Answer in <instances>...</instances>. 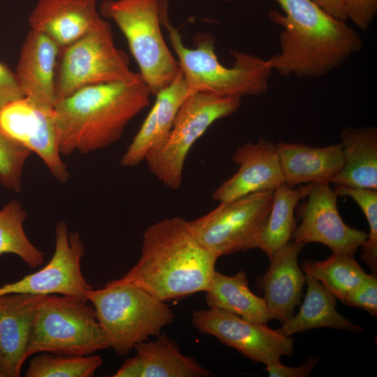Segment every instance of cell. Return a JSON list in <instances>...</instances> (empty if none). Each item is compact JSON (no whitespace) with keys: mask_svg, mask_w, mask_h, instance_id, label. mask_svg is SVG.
I'll use <instances>...</instances> for the list:
<instances>
[{"mask_svg":"<svg viewBox=\"0 0 377 377\" xmlns=\"http://www.w3.org/2000/svg\"><path fill=\"white\" fill-rule=\"evenodd\" d=\"M275 1L284 12L269 11L270 20L283 28L279 36L280 52L267 62L281 75L325 76L362 50L360 34L313 0Z\"/></svg>","mask_w":377,"mask_h":377,"instance_id":"cell-1","label":"cell"},{"mask_svg":"<svg viewBox=\"0 0 377 377\" xmlns=\"http://www.w3.org/2000/svg\"><path fill=\"white\" fill-rule=\"evenodd\" d=\"M218 258L198 241L188 221L167 218L145 230L138 263L111 281L133 285L167 302L205 292Z\"/></svg>","mask_w":377,"mask_h":377,"instance_id":"cell-2","label":"cell"},{"mask_svg":"<svg viewBox=\"0 0 377 377\" xmlns=\"http://www.w3.org/2000/svg\"><path fill=\"white\" fill-rule=\"evenodd\" d=\"M151 95L140 79L86 87L59 101L54 110L61 154H87L117 142Z\"/></svg>","mask_w":377,"mask_h":377,"instance_id":"cell-3","label":"cell"},{"mask_svg":"<svg viewBox=\"0 0 377 377\" xmlns=\"http://www.w3.org/2000/svg\"><path fill=\"white\" fill-rule=\"evenodd\" d=\"M168 3L161 10V24L168 32L171 47L190 93L201 92L242 98L267 92L272 70L267 60L244 51H231V67L220 61L215 52V38L209 33L194 37V47L184 44L178 29L169 21Z\"/></svg>","mask_w":377,"mask_h":377,"instance_id":"cell-4","label":"cell"},{"mask_svg":"<svg viewBox=\"0 0 377 377\" xmlns=\"http://www.w3.org/2000/svg\"><path fill=\"white\" fill-rule=\"evenodd\" d=\"M85 297L94 305L109 348L120 356L158 335L175 318L165 302L131 284L109 281L103 288L87 291Z\"/></svg>","mask_w":377,"mask_h":377,"instance_id":"cell-5","label":"cell"},{"mask_svg":"<svg viewBox=\"0 0 377 377\" xmlns=\"http://www.w3.org/2000/svg\"><path fill=\"white\" fill-rule=\"evenodd\" d=\"M165 0H105L100 13L113 20L124 35L142 80L155 96L180 71L161 29Z\"/></svg>","mask_w":377,"mask_h":377,"instance_id":"cell-6","label":"cell"},{"mask_svg":"<svg viewBox=\"0 0 377 377\" xmlns=\"http://www.w3.org/2000/svg\"><path fill=\"white\" fill-rule=\"evenodd\" d=\"M87 302L78 297L43 295L33 319L28 356L43 352L83 356L109 348Z\"/></svg>","mask_w":377,"mask_h":377,"instance_id":"cell-7","label":"cell"},{"mask_svg":"<svg viewBox=\"0 0 377 377\" xmlns=\"http://www.w3.org/2000/svg\"><path fill=\"white\" fill-rule=\"evenodd\" d=\"M140 79L139 73L131 70L126 54L116 47L112 28L103 20L94 29L60 50L55 104L86 87Z\"/></svg>","mask_w":377,"mask_h":377,"instance_id":"cell-8","label":"cell"},{"mask_svg":"<svg viewBox=\"0 0 377 377\" xmlns=\"http://www.w3.org/2000/svg\"><path fill=\"white\" fill-rule=\"evenodd\" d=\"M240 105L239 98L191 93L180 107L165 141L145 158L151 172L166 186L178 189L193 145L215 121L232 115Z\"/></svg>","mask_w":377,"mask_h":377,"instance_id":"cell-9","label":"cell"},{"mask_svg":"<svg viewBox=\"0 0 377 377\" xmlns=\"http://www.w3.org/2000/svg\"><path fill=\"white\" fill-rule=\"evenodd\" d=\"M274 191L220 202L207 214L188 221L198 241L218 258L252 249L273 201Z\"/></svg>","mask_w":377,"mask_h":377,"instance_id":"cell-10","label":"cell"},{"mask_svg":"<svg viewBox=\"0 0 377 377\" xmlns=\"http://www.w3.org/2000/svg\"><path fill=\"white\" fill-rule=\"evenodd\" d=\"M304 198L297 204L301 220L292 239L304 244H323L333 253L353 256L367 237L364 231L346 224L337 208L338 194L328 183H308L300 186Z\"/></svg>","mask_w":377,"mask_h":377,"instance_id":"cell-11","label":"cell"},{"mask_svg":"<svg viewBox=\"0 0 377 377\" xmlns=\"http://www.w3.org/2000/svg\"><path fill=\"white\" fill-rule=\"evenodd\" d=\"M191 321L200 332L215 337L255 362L268 365L293 353V339L280 329L273 330L266 323L249 321L222 309L195 311Z\"/></svg>","mask_w":377,"mask_h":377,"instance_id":"cell-12","label":"cell"},{"mask_svg":"<svg viewBox=\"0 0 377 377\" xmlns=\"http://www.w3.org/2000/svg\"><path fill=\"white\" fill-rule=\"evenodd\" d=\"M84 244L77 232H70L64 221L55 227V249L43 268L0 287V295L21 293L39 295L57 294L86 299L91 286L81 270ZM88 301V300H87Z\"/></svg>","mask_w":377,"mask_h":377,"instance_id":"cell-13","label":"cell"},{"mask_svg":"<svg viewBox=\"0 0 377 377\" xmlns=\"http://www.w3.org/2000/svg\"><path fill=\"white\" fill-rule=\"evenodd\" d=\"M54 108L26 97L12 101L0 108V131L36 154L53 177L65 183L70 175L59 151Z\"/></svg>","mask_w":377,"mask_h":377,"instance_id":"cell-14","label":"cell"},{"mask_svg":"<svg viewBox=\"0 0 377 377\" xmlns=\"http://www.w3.org/2000/svg\"><path fill=\"white\" fill-rule=\"evenodd\" d=\"M237 171L213 193L219 202L232 200L251 193L274 191L284 184L276 144L259 139L239 146L232 155Z\"/></svg>","mask_w":377,"mask_h":377,"instance_id":"cell-15","label":"cell"},{"mask_svg":"<svg viewBox=\"0 0 377 377\" xmlns=\"http://www.w3.org/2000/svg\"><path fill=\"white\" fill-rule=\"evenodd\" d=\"M304 246L290 241L273 254L268 269L256 280L272 319L282 323L295 314L301 303L305 274L298 265V256Z\"/></svg>","mask_w":377,"mask_h":377,"instance_id":"cell-16","label":"cell"},{"mask_svg":"<svg viewBox=\"0 0 377 377\" xmlns=\"http://www.w3.org/2000/svg\"><path fill=\"white\" fill-rule=\"evenodd\" d=\"M103 20L96 0H37L28 18L31 29L47 36L60 50Z\"/></svg>","mask_w":377,"mask_h":377,"instance_id":"cell-17","label":"cell"},{"mask_svg":"<svg viewBox=\"0 0 377 377\" xmlns=\"http://www.w3.org/2000/svg\"><path fill=\"white\" fill-rule=\"evenodd\" d=\"M43 295H0V368L5 377H18L29 357L33 319Z\"/></svg>","mask_w":377,"mask_h":377,"instance_id":"cell-18","label":"cell"},{"mask_svg":"<svg viewBox=\"0 0 377 377\" xmlns=\"http://www.w3.org/2000/svg\"><path fill=\"white\" fill-rule=\"evenodd\" d=\"M60 48L47 36L30 29L22 45L15 75L24 97L54 107L55 75Z\"/></svg>","mask_w":377,"mask_h":377,"instance_id":"cell-19","label":"cell"},{"mask_svg":"<svg viewBox=\"0 0 377 377\" xmlns=\"http://www.w3.org/2000/svg\"><path fill=\"white\" fill-rule=\"evenodd\" d=\"M190 94L180 71L168 87L155 95L154 105L121 158L122 165H139L163 144L180 107Z\"/></svg>","mask_w":377,"mask_h":377,"instance_id":"cell-20","label":"cell"},{"mask_svg":"<svg viewBox=\"0 0 377 377\" xmlns=\"http://www.w3.org/2000/svg\"><path fill=\"white\" fill-rule=\"evenodd\" d=\"M276 148L284 184L289 187L302 183L330 184L343 165L340 143L316 147L279 142Z\"/></svg>","mask_w":377,"mask_h":377,"instance_id":"cell-21","label":"cell"},{"mask_svg":"<svg viewBox=\"0 0 377 377\" xmlns=\"http://www.w3.org/2000/svg\"><path fill=\"white\" fill-rule=\"evenodd\" d=\"M340 138L343 165L332 183L377 190V128L348 126L342 130Z\"/></svg>","mask_w":377,"mask_h":377,"instance_id":"cell-22","label":"cell"},{"mask_svg":"<svg viewBox=\"0 0 377 377\" xmlns=\"http://www.w3.org/2000/svg\"><path fill=\"white\" fill-rule=\"evenodd\" d=\"M205 292L209 307L224 310L254 323H267L272 320L265 298L252 293L243 271L227 276L215 270Z\"/></svg>","mask_w":377,"mask_h":377,"instance_id":"cell-23","label":"cell"},{"mask_svg":"<svg viewBox=\"0 0 377 377\" xmlns=\"http://www.w3.org/2000/svg\"><path fill=\"white\" fill-rule=\"evenodd\" d=\"M307 292L299 312L282 323L283 334H294L321 327L349 332L362 331L337 310L335 297L316 279L305 274Z\"/></svg>","mask_w":377,"mask_h":377,"instance_id":"cell-24","label":"cell"},{"mask_svg":"<svg viewBox=\"0 0 377 377\" xmlns=\"http://www.w3.org/2000/svg\"><path fill=\"white\" fill-rule=\"evenodd\" d=\"M142 368V377H205L211 373L194 358L182 354L178 344L165 334L154 341L134 347Z\"/></svg>","mask_w":377,"mask_h":377,"instance_id":"cell-25","label":"cell"},{"mask_svg":"<svg viewBox=\"0 0 377 377\" xmlns=\"http://www.w3.org/2000/svg\"><path fill=\"white\" fill-rule=\"evenodd\" d=\"M304 198L300 187L293 188L285 184L274 191L270 211L255 239L252 249L262 250L269 258L292 239L297 226L295 211Z\"/></svg>","mask_w":377,"mask_h":377,"instance_id":"cell-26","label":"cell"},{"mask_svg":"<svg viewBox=\"0 0 377 377\" xmlns=\"http://www.w3.org/2000/svg\"><path fill=\"white\" fill-rule=\"evenodd\" d=\"M301 267L305 274L319 281L335 298L341 302L369 275L353 256L339 253H332L322 261L304 260Z\"/></svg>","mask_w":377,"mask_h":377,"instance_id":"cell-27","label":"cell"},{"mask_svg":"<svg viewBox=\"0 0 377 377\" xmlns=\"http://www.w3.org/2000/svg\"><path fill=\"white\" fill-rule=\"evenodd\" d=\"M27 217V212L17 200L0 207V256L15 254L31 268H36L44 263L45 254L30 242L24 230Z\"/></svg>","mask_w":377,"mask_h":377,"instance_id":"cell-28","label":"cell"},{"mask_svg":"<svg viewBox=\"0 0 377 377\" xmlns=\"http://www.w3.org/2000/svg\"><path fill=\"white\" fill-rule=\"evenodd\" d=\"M99 355L62 357L47 352L32 358L26 377H89L101 366Z\"/></svg>","mask_w":377,"mask_h":377,"instance_id":"cell-29","label":"cell"},{"mask_svg":"<svg viewBox=\"0 0 377 377\" xmlns=\"http://www.w3.org/2000/svg\"><path fill=\"white\" fill-rule=\"evenodd\" d=\"M338 195L351 198L361 208L367 219L369 231L361 246V260L371 273L377 274V190L337 186Z\"/></svg>","mask_w":377,"mask_h":377,"instance_id":"cell-30","label":"cell"},{"mask_svg":"<svg viewBox=\"0 0 377 377\" xmlns=\"http://www.w3.org/2000/svg\"><path fill=\"white\" fill-rule=\"evenodd\" d=\"M31 153L0 131V184L3 187L21 191L24 168Z\"/></svg>","mask_w":377,"mask_h":377,"instance_id":"cell-31","label":"cell"},{"mask_svg":"<svg viewBox=\"0 0 377 377\" xmlns=\"http://www.w3.org/2000/svg\"><path fill=\"white\" fill-rule=\"evenodd\" d=\"M343 304L362 309L371 315H377V274L371 273L355 290L342 302Z\"/></svg>","mask_w":377,"mask_h":377,"instance_id":"cell-32","label":"cell"},{"mask_svg":"<svg viewBox=\"0 0 377 377\" xmlns=\"http://www.w3.org/2000/svg\"><path fill=\"white\" fill-rule=\"evenodd\" d=\"M348 20L360 29L366 31L377 13V0H342Z\"/></svg>","mask_w":377,"mask_h":377,"instance_id":"cell-33","label":"cell"},{"mask_svg":"<svg viewBox=\"0 0 377 377\" xmlns=\"http://www.w3.org/2000/svg\"><path fill=\"white\" fill-rule=\"evenodd\" d=\"M24 97L15 73L0 62V108Z\"/></svg>","mask_w":377,"mask_h":377,"instance_id":"cell-34","label":"cell"},{"mask_svg":"<svg viewBox=\"0 0 377 377\" xmlns=\"http://www.w3.org/2000/svg\"><path fill=\"white\" fill-rule=\"evenodd\" d=\"M318 362V358L311 357L297 367H287L280 361L266 365L265 370L270 377H307Z\"/></svg>","mask_w":377,"mask_h":377,"instance_id":"cell-35","label":"cell"},{"mask_svg":"<svg viewBox=\"0 0 377 377\" xmlns=\"http://www.w3.org/2000/svg\"><path fill=\"white\" fill-rule=\"evenodd\" d=\"M114 377H142V368L139 357L126 359L121 367L115 373Z\"/></svg>","mask_w":377,"mask_h":377,"instance_id":"cell-36","label":"cell"},{"mask_svg":"<svg viewBox=\"0 0 377 377\" xmlns=\"http://www.w3.org/2000/svg\"><path fill=\"white\" fill-rule=\"evenodd\" d=\"M333 17L348 20L346 8L342 0H313Z\"/></svg>","mask_w":377,"mask_h":377,"instance_id":"cell-37","label":"cell"},{"mask_svg":"<svg viewBox=\"0 0 377 377\" xmlns=\"http://www.w3.org/2000/svg\"><path fill=\"white\" fill-rule=\"evenodd\" d=\"M0 377H5L3 371L1 369V368H0Z\"/></svg>","mask_w":377,"mask_h":377,"instance_id":"cell-38","label":"cell"}]
</instances>
